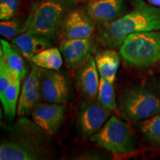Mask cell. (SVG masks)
<instances>
[{"label": "cell", "mask_w": 160, "mask_h": 160, "mask_svg": "<svg viewBox=\"0 0 160 160\" xmlns=\"http://www.w3.org/2000/svg\"><path fill=\"white\" fill-rule=\"evenodd\" d=\"M85 10L96 25L101 26L122 16L125 2V0H90Z\"/></svg>", "instance_id": "obj_13"}, {"label": "cell", "mask_w": 160, "mask_h": 160, "mask_svg": "<svg viewBox=\"0 0 160 160\" xmlns=\"http://www.w3.org/2000/svg\"><path fill=\"white\" fill-rule=\"evenodd\" d=\"M159 71H160V65L159 66Z\"/></svg>", "instance_id": "obj_27"}, {"label": "cell", "mask_w": 160, "mask_h": 160, "mask_svg": "<svg viewBox=\"0 0 160 160\" xmlns=\"http://www.w3.org/2000/svg\"><path fill=\"white\" fill-rule=\"evenodd\" d=\"M20 0H0V19L6 20L17 15Z\"/></svg>", "instance_id": "obj_23"}, {"label": "cell", "mask_w": 160, "mask_h": 160, "mask_svg": "<svg viewBox=\"0 0 160 160\" xmlns=\"http://www.w3.org/2000/svg\"><path fill=\"white\" fill-rule=\"evenodd\" d=\"M110 115L111 111L97 99L83 102L78 112V126L81 135L91 137L102 128Z\"/></svg>", "instance_id": "obj_7"}, {"label": "cell", "mask_w": 160, "mask_h": 160, "mask_svg": "<svg viewBox=\"0 0 160 160\" xmlns=\"http://www.w3.org/2000/svg\"><path fill=\"white\" fill-rule=\"evenodd\" d=\"M157 89L158 93L160 95V82L157 85Z\"/></svg>", "instance_id": "obj_26"}, {"label": "cell", "mask_w": 160, "mask_h": 160, "mask_svg": "<svg viewBox=\"0 0 160 160\" xmlns=\"http://www.w3.org/2000/svg\"><path fill=\"white\" fill-rule=\"evenodd\" d=\"M99 76L95 59L91 56L81 66L76 77L77 88L87 100H93L97 98L99 87Z\"/></svg>", "instance_id": "obj_14"}, {"label": "cell", "mask_w": 160, "mask_h": 160, "mask_svg": "<svg viewBox=\"0 0 160 160\" xmlns=\"http://www.w3.org/2000/svg\"><path fill=\"white\" fill-rule=\"evenodd\" d=\"M95 42L92 37L64 39L60 44L59 50L67 68L73 69L82 65L91 57L95 50Z\"/></svg>", "instance_id": "obj_11"}, {"label": "cell", "mask_w": 160, "mask_h": 160, "mask_svg": "<svg viewBox=\"0 0 160 160\" xmlns=\"http://www.w3.org/2000/svg\"><path fill=\"white\" fill-rule=\"evenodd\" d=\"M16 77L17 76L12 71L4 60L0 59V93H2L8 87Z\"/></svg>", "instance_id": "obj_24"}, {"label": "cell", "mask_w": 160, "mask_h": 160, "mask_svg": "<svg viewBox=\"0 0 160 160\" xmlns=\"http://www.w3.org/2000/svg\"><path fill=\"white\" fill-rule=\"evenodd\" d=\"M96 31V23L86 10L72 8L68 12L60 30L64 39L91 38Z\"/></svg>", "instance_id": "obj_8"}, {"label": "cell", "mask_w": 160, "mask_h": 160, "mask_svg": "<svg viewBox=\"0 0 160 160\" xmlns=\"http://www.w3.org/2000/svg\"><path fill=\"white\" fill-rule=\"evenodd\" d=\"M74 0H37L31 4L25 20V32L55 40L66 14L73 8Z\"/></svg>", "instance_id": "obj_3"}, {"label": "cell", "mask_w": 160, "mask_h": 160, "mask_svg": "<svg viewBox=\"0 0 160 160\" xmlns=\"http://www.w3.org/2000/svg\"><path fill=\"white\" fill-rule=\"evenodd\" d=\"M132 6L131 11L112 22L99 26L96 43L107 48H115L131 33L160 31V8L144 0H133Z\"/></svg>", "instance_id": "obj_2"}, {"label": "cell", "mask_w": 160, "mask_h": 160, "mask_svg": "<svg viewBox=\"0 0 160 160\" xmlns=\"http://www.w3.org/2000/svg\"><path fill=\"white\" fill-rule=\"evenodd\" d=\"M90 141L116 154H125L137 149V139L128 124L111 117L99 131L92 135Z\"/></svg>", "instance_id": "obj_6"}, {"label": "cell", "mask_w": 160, "mask_h": 160, "mask_svg": "<svg viewBox=\"0 0 160 160\" xmlns=\"http://www.w3.org/2000/svg\"><path fill=\"white\" fill-rule=\"evenodd\" d=\"M118 108L127 121H141L159 114L160 95L145 86L128 88L120 96Z\"/></svg>", "instance_id": "obj_5"}, {"label": "cell", "mask_w": 160, "mask_h": 160, "mask_svg": "<svg viewBox=\"0 0 160 160\" xmlns=\"http://www.w3.org/2000/svg\"><path fill=\"white\" fill-rule=\"evenodd\" d=\"M11 42L17 51L29 61H31L32 58L39 52L53 45L51 39L28 32H24L13 38Z\"/></svg>", "instance_id": "obj_15"}, {"label": "cell", "mask_w": 160, "mask_h": 160, "mask_svg": "<svg viewBox=\"0 0 160 160\" xmlns=\"http://www.w3.org/2000/svg\"><path fill=\"white\" fill-rule=\"evenodd\" d=\"M148 2L152 5L160 8V0H148Z\"/></svg>", "instance_id": "obj_25"}, {"label": "cell", "mask_w": 160, "mask_h": 160, "mask_svg": "<svg viewBox=\"0 0 160 160\" xmlns=\"http://www.w3.org/2000/svg\"><path fill=\"white\" fill-rule=\"evenodd\" d=\"M119 50L126 62L135 67L146 68L160 62V31L131 33Z\"/></svg>", "instance_id": "obj_4"}, {"label": "cell", "mask_w": 160, "mask_h": 160, "mask_svg": "<svg viewBox=\"0 0 160 160\" xmlns=\"http://www.w3.org/2000/svg\"><path fill=\"white\" fill-rule=\"evenodd\" d=\"M65 105L37 102L31 111L33 121L51 136L59 131L65 117Z\"/></svg>", "instance_id": "obj_10"}, {"label": "cell", "mask_w": 160, "mask_h": 160, "mask_svg": "<svg viewBox=\"0 0 160 160\" xmlns=\"http://www.w3.org/2000/svg\"><path fill=\"white\" fill-rule=\"evenodd\" d=\"M141 135L151 146H160V113L143 119L137 124Z\"/></svg>", "instance_id": "obj_20"}, {"label": "cell", "mask_w": 160, "mask_h": 160, "mask_svg": "<svg viewBox=\"0 0 160 160\" xmlns=\"http://www.w3.org/2000/svg\"><path fill=\"white\" fill-rule=\"evenodd\" d=\"M0 143L1 160H46L53 159L51 135L25 117L5 127Z\"/></svg>", "instance_id": "obj_1"}, {"label": "cell", "mask_w": 160, "mask_h": 160, "mask_svg": "<svg viewBox=\"0 0 160 160\" xmlns=\"http://www.w3.org/2000/svg\"><path fill=\"white\" fill-rule=\"evenodd\" d=\"M22 81L19 77H16L12 80L8 87L0 93L2 105L4 113L8 119L13 120L17 113L19 95L20 91V84Z\"/></svg>", "instance_id": "obj_18"}, {"label": "cell", "mask_w": 160, "mask_h": 160, "mask_svg": "<svg viewBox=\"0 0 160 160\" xmlns=\"http://www.w3.org/2000/svg\"><path fill=\"white\" fill-rule=\"evenodd\" d=\"M40 93L41 99L46 102H66L69 94L67 79L57 71L41 68Z\"/></svg>", "instance_id": "obj_9"}, {"label": "cell", "mask_w": 160, "mask_h": 160, "mask_svg": "<svg viewBox=\"0 0 160 160\" xmlns=\"http://www.w3.org/2000/svg\"><path fill=\"white\" fill-rule=\"evenodd\" d=\"M25 32V20L22 18H11L1 20L0 34L8 39H13L21 33Z\"/></svg>", "instance_id": "obj_22"}, {"label": "cell", "mask_w": 160, "mask_h": 160, "mask_svg": "<svg viewBox=\"0 0 160 160\" xmlns=\"http://www.w3.org/2000/svg\"><path fill=\"white\" fill-rule=\"evenodd\" d=\"M0 43V59H3L12 71L23 80L27 74L28 68L21 53L14 46L5 39H2Z\"/></svg>", "instance_id": "obj_17"}, {"label": "cell", "mask_w": 160, "mask_h": 160, "mask_svg": "<svg viewBox=\"0 0 160 160\" xmlns=\"http://www.w3.org/2000/svg\"><path fill=\"white\" fill-rule=\"evenodd\" d=\"M40 76L41 68L34 65L22 86L17 107V115L19 117L31 113L33 108L41 99Z\"/></svg>", "instance_id": "obj_12"}, {"label": "cell", "mask_w": 160, "mask_h": 160, "mask_svg": "<svg viewBox=\"0 0 160 160\" xmlns=\"http://www.w3.org/2000/svg\"><path fill=\"white\" fill-rule=\"evenodd\" d=\"M97 100L111 111L117 112L119 108L116 100V92L113 82L100 77Z\"/></svg>", "instance_id": "obj_21"}, {"label": "cell", "mask_w": 160, "mask_h": 160, "mask_svg": "<svg viewBox=\"0 0 160 160\" xmlns=\"http://www.w3.org/2000/svg\"><path fill=\"white\" fill-rule=\"evenodd\" d=\"M120 53L108 48L97 53L95 62L100 77L112 82H114L120 62Z\"/></svg>", "instance_id": "obj_16"}, {"label": "cell", "mask_w": 160, "mask_h": 160, "mask_svg": "<svg viewBox=\"0 0 160 160\" xmlns=\"http://www.w3.org/2000/svg\"><path fill=\"white\" fill-rule=\"evenodd\" d=\"M62 56L59 49L51 47L37 53L32 58L31 62L41 68L58 71L63 64Z\"/></svg>", "instance_id": "obj_19"}]
</instances>
